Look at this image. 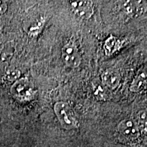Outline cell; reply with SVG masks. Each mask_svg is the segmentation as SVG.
Wrapping results in <instances>:
<instances>
[{
  "mask_svg": "<svg viewBox=\"0 0 147 147\" xmlns=\"http://www.w3.org/2000/svg\"><path fill=\"white\" fill-rule=\"evenodd\" d=\"M54 111L61 125L65 129H71L77 126L74 113L67 103L57 102L54 106Z\"/></svg>",
  "mask_w": 147,
  "mask_h": 147,
  "instance_id": "6da1fadb",
  "label": "cell"
},
{
  "mask_svg": "<svg viewBox=\"0 0 147 147\" xmlns=\"http://www.w3.org/2000/svg\"><path fill=\"white\" fill-rule=\"evenodd\" d=\"M11 93L16 100L21 102H28L34 98L36 91L28 80L22 78L14 82L11 87Z\"/></svg>",
  "mask_w": 147,
  "mask_h": 147,
  "instance_id": "7a4b0ae2",
  "label": "cell"
},
{
  "mask_svg": "<svg viewBox=\"0 0 147 147\" xmlns=\"http://www.w3.org/2000/svg\"><path fill=\"white\" fill-rule=\"evenodd\" d=\"M61 58L63 63L69 67H77L81 63L82 57L77 47L73 44L69 43L63 47Z\"/></svg>",
  "mask_w": 147,
  "mask_h": 147,
  "instance_id": "3957f363",
  "label": "cell"
},
{
  "mask_svg": "<svg viewBox=\"0 0 147 147\" xmlns=\"http://www.w3.org/2000/svg\"><path fill=\"white\" fill-rule=\"evenodd\" d=\"M117 131L123 139L127 141L136 140L140 136L139 128L136 122L131 119L122 121L117 126Z\"/></svg>",
  "mask_w": 147,
  "mask_h": 147,
  "instance_id": "277c9868",
  "label": "cell"
},
{
  "mask_svg": "<svg viewBox=\"0 0 147 147\" xmlns=\"http://www.w3.org/2000/svg\"><path fill=\"white\" fill-rule=\"evenodd\" d=\"M71 8L74 13L79 17L88 19L93 14V3L89 1H71Z\"/></svg>",
  "mask_w": 147,
  "mask_h": 147,
  "instance_id": "5b68a950",
  "label": "cell"
},
{
  "mask_svg": "<svg viewBox=\"0 0 147 147\" xmlns=\"http://www.w3.org/2000/svg\"><path fill=\"white\" fill-rule=\"evenodd\" d=\"M102 80L104 85L111 89H115L120 84L121 75L115 69H108L102 74Z\"/></svg>",
  "mask_w": 147,
  "mask_h": 147,
  "instance_id": "8992f818",
  "label": "cell"
},
{
  "mask_svg": "<svg viewBox=\"0 0 147 147\" xmlns=\"http://www.w3.org/2000/svg\"><path fill=\"white\" fill-rule=\"evenodd\" d=\"M146 86V74L145 71H140L136 76L130 85V91L134 93L141 91Z\"/></svg>",
  "mask_w": 147,
  "mask_h": 147,
  "instance_id": "52a82bcc",
  "label": "cell"
},
{
  "mask_svg": "<svg viewBox=\"0 0 147 147\" xmlns=\"http://www.w3.org/2000/svg\"><path fill=\"white\" fill-rule=\"evenodd\" d=\"M136 123L138 128H142V129L146 127V111L145 110H141L138 112L136 116Z\"/></svg>",
  "mask_w": 147,
  "mask_h": 147,
  "instance_id": "ba28073f",
  "label": "cell"
},
{
  "mask_svg": "<svg viewBox=\"0 0 147 147\" xmlns=\"http://www.w3.org/2000/svg\"><path fill=\"white\" fill-rule=\"evenodd\" d=\"M20 76H21V72L17 69H12L8 71L5 74L7 80H8L9 81H16L18 80Z\"/></svg>",
  "mask_w": 147,
  "mask_h": 147,
  "instance_id": "9c48e42d",
  "label": "cell"
},
{
  "mask_svg": "<svg viewBox=\"0 0 147 147\" xmlns=\"http://www.w3.org/2000/svg\"><path fill=\"white\" fill-rule=\"evenodd\" d=\"M7 10V4L5 2L0 1V14H3Z\"/></svg>",
  "mask_w": 147,
  "mask_h": 147,
  "instance_id": "30bf717a",
  "label": "cell"
},
{
  "mask_svg": "<svg viewBox=\"0 0 147 147\" xmlns=\"http://www.w3.org/2000/svg\"><path fill=\"white\" fill-rule=\"evenodd\" d=\"M5 55L4 54V53L3 52L2 50L0 49V63H1V62L5 60Z\"/></svg>",
  "mask_w": 147,
  "mask_h": 147,
  "instance_id": "8fae6325",
  "label": "cell"
}]
</instances>
